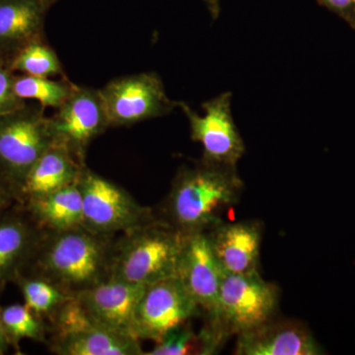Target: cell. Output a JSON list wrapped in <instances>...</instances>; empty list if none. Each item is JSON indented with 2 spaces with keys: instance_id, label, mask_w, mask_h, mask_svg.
<instances>
[{
  "instance_id": "ffe728a7",
  "label": "cell",
  "mask_w": 355,
  "mask_h": 355,
  "mask_svg": "<svg viewBox=\"0 0 355 355\" xmlns=\"http://www.w3.org/2000/svg\"><path fill=\"white\" fill-rule=\"evenodd\" d=\"M225 342L226 338L207 322L202 330L196 333L190 321L166 334L155 343V347L150 352H144V355L214 354Z\"/></svg>"
},
{
  "instance_id": "9a60e30c",
  "label": "cell",
  "mask_w": 355,
  "mask_h": 355,
  "mask_svg": "<svg viewBox=\"0 0 355 355\" xmlns=\"http://www.w3.org/2000/svg\"><path fill=\"white\" fill-rule=\"evenodd\" d=\"M237 336V355H320L321 345L309 329L297 321L272 320Z\"/></svg>"
},
{
  "instance_id": "7402d4cb",
  "label": "cell",
  "mask_w": 355,
  "mask_h": 355,
  "mask_svg": "<svg viewBox=\"0 0 355 355\" xmlns=\"http://www.w3.org/2000/svg\"><path fill=\"white\" fill-rule=\"evenodd\" d=\"M73 85L51 80L49 77L24 76L14 77L13 89L22 100H35L43 108H60L71 92Z\"/></svg>"
},
{
  "instance_id": "ba28073f",
  "label": "cell",
  "mask_w": 355,
  "mask_h": 355,
  "mask_svg": "<svg viewBox=\"0 0 355 355\" xmlns=\"http://www.w3.org/2000/svg\"><path fill=\"white\" fill-rule=\"evenodd\" d=\"M101 93L110 127L130 125L170 113L179 103L166 95L154 73L121 77L107 84Z\"/></svg>"
},
{
  "instance_id": "3957f363",
  "label": "cell",
  "mask_w": 355,
  "mask_h": 355,
  "mask_svg": "<svg viewBox=\"0 0 355 355\" xmlns=\"http://www.w3.org/2000/svg\"><path fill=\"white\" fill-rule=\"evenodd\" d=\"M184 235L156 217L123 233L114 242L109 277L147 286L177 277Z\"/></svg>"
},
{
  "instance_id": "8fae6325",
  "label": "cell",
  "mask_w": 355,
  "mask_h": 355,
  "mask_svg": "<svg viewBox=\"0 0 355 355\" xmlns=\"http://www.w3.org/2000/svg\"><path fill=\"white\" fill-rule=\"evenodd\" d=\"M50 123L57 141L81 161L90 142L110 127L100 90L77 86L72 87Z\"/></svg>"
},
{
  "instance_id": "484cf974",
  "label": "cell",
  "mask_w": 355,
  "mask_h": 355,
  "mask_svg": "<svg viewBox=\"0 0 355 355\" xmlns=\"http://www.w3.org/2000/svg\"><path fill=\"white\" fill-rule=\"evenodd\" d=\"M324 6L352 23L355 0H320Z\"/></svg>"
},
{
  "instance_id": "8992f818",
  "label": "cell",
  "mask_w": 355,
  "mask_h": 355,
  "mask_svg": "<svg viewBox=\"0 0 355 355\" xmlns=\"http://www.w3.org/2000/svg\"><path fill=\"white\" fill-rule=\"evenodd\" d=\"M279 302V288L266 282L260 272H224L216 317L209 322L228 338L272 320Z\"/></svg>"
},
{
  "instance_id": "5bb4252c",
  "label": "cell",
  "mask_w": 355,
  "mask_h": 355,
  "mask_svg": "<svg viewBox=\"0 0 355 355\" xmlns=\"http://www.w3.org/2000/svg\"><path fill=\"white\" fill-rule=\"evenodd\" d=\"M207 233L210 247L225 273L259 272L263 226L259 221L222 220Z\"/></svg>"
},
{
  "instance_id": "4fadbf2b",
  "label": "cell",
  "mask_w": 355,
  "mask_h": 355,
  "mask_svg": "<svg viewBox=\"0 0 355 355\" xmlns=\"http://www.w3.org/2000/svg\"><path fill=\"white\" fill-rule=\"evenodd\" d=\"M144 286L108 277L73 296L96 324L137 338L135 311Z\"/></svg>"
},
{
  "instance_id": "277c9868",
  "label": "cell",
  "mask_w": 355,
  "mask_h": 355,
  "mask_svg": "<svg viewBox=\"0 0 355 355\" xmlns=\"http://www.w3.org/2000/svg\"><path fill=\"white\" fill-rule=\"evenodd\" d=\"M44 108H22L0 116V177L17 195L28 173L55 141Z\"/></svg>"
},
{
  "instance_id": "83f0119b",
  "label": "cell",
  "mask_w": 355,
  "mask_h": 355,
  "mask_svg": "<svg viewBox=\"0 0 355 355\" xmlns=\"http://www.w3.org/2000/svg\"><path fill=\"white\" fill-rule=\"evenodd\" d=\"M10 345L6 329H4L3 323H2L1 308H0V355L6 354Z\"/></svg>"
},
{
  "instance_id": "7c38bea8",
  "label": "cell",
  "mask_w": 355,
  "mask_h": 355,
  "mask_svg": "<svg viewBox=\"0 0 355 355\" xmlns=\"http://www.w3.org/2000/svg\"><path fill=\"white\" fill-rule=\"evenodd\" d=\"M224 272L205 232L184 235L177 277L183 282L200 312L211 321L216 315Z\"/></svg>"
},
{
  "instance_id": "d4e9b609",
  "label": "cell",
  "mask_w": 355,
  "mask_h": 355,
  "mask_svg": "<svg viewBox=\"0 0 355 355\" xmlns=\"http://www.w3.org/2000/svg\"><path fill=\"white\" fill-rule=\"evenodd\" d=\"M14 77L10 70L0 62V116L25 106L24 100L14 92Z\"/></svg>"
},
{
  "instance_id": "cb8c5ba5",
  "label": "cell",
  "mask_w": 355,
  "mask_h": 355,
  "mask_svg": "<svg viewBox=\"0 0 355 355\" xmlns=\"http://www.w3.org/2000/svg\"><path fill=\"white\" fill-rule=\"evenodd\" d=\"M11 67L26 76L51 77L60 73V62L55 51L39 41L26 44L14 58Z\"/></svg>"
},
{
  "instance_id": "4316f807",
  "label": "cell",
  "mask_w": 355,
  "mask_h": 355,
  "mask_svg": "<svg viewBox=\"0 0 355 355\" xmlns=\"http://www.w3.org/2000/svg\"><path fill=\"white\" fill-rule=\"evenodd\" d=\"M13 198H15V193L12 189L0 177V216L9 207Z\"/></svg>"
},
{
  "instance_id": "9c48e42d",
  "label": "cell",
  "mask_w": 355,
  "mask_h": 355,
  "mask_svg": "<svg viewBox=\"0 0 355 355\" xmlns=\"http://www.w3.org/2000/svg\"><path fill=\"white\" fill-rule=\"evenodd\" d=\"M198 313L197 304L179 277L147 284L135 311V336L139 340L158 343L166 334L188 323Z\"/></svg>"
},
{
  "instance_id": "30bf717a",
  "label": "cell",
  "mask_w": 355,
  "mask_h": 355,
  "mask_svg": "<svg viewBox=\"0 0 355 355\" xmlns=\"http://www.w3.org/2000/svg\"><path fill=\"white\" fill-rule=\"evenodd\" d=\"M231 93H224L202 105L205 114H196L180 103L190 121L191 137L202 144V159L218 164L237 166L246 151L231 112Z\"/></svg>"
},
{
  "instance_id": "603a6c76",
  "label": "cell",
  "mask_w": 355,
  "mask_h": 355,
  "mask_svg": "<svg viewBox=\"0 0 355 355\" xmlns=\"http://www.w3.org/2000/svg\"><path fill=\"white\" fill-rule=\"evenodd\" d=\"M2 323L11 345L22 340L46 342V324L27 305L13 304L1 308Z\"/></svg>"
},
{
  "instance_id": "52a82bcc",
  "label": "cell",
  "mask_w": 355,
  "mask_h": 355,
  "mask_svg": "<svg viewBox=\"0 0 355 355\" xmlns=\"http://www.w3.org/2000/svg\"><path fill=\"white\" fill-rule=\"evenodd\" d=\"M77 183L83 195V226L92 232L112 237L155 218L127 191L85 167Z\"/></svg>"
},
{
  "instance_id": "e0dca14e",
  "label": "cell",
  "mask_w": 355,
  "mask_h": 355,
  "mask_svg": "<svg viewBox=\"0 0 355 355\" xmlns=\"http://www.w3.org/2000/svg\"><path fill=\"white\" fill-rule=\"evenodd\" d=\"M44 231L36 222L11 214L0 218V288L16 280L33 260Z\"/></svg>"
},
{
  "instance_id": "6da1fadb",
  "label": "cell",
  "mask_w": 355,
  "mask_h": 355,
  "mask_svg": "<svg viewBox=\"0 0 355 355\" xmlns=\"http://www.w3.org/2000/svg\"><path fill=\"white\" fill-rule=\"evenodd\" d=\"M244 190L237 166L202 159L180 170L166 200L164 220L184 234L207 232L223 220L222 214L238 202Z\"/></svg>"
},
{
  "instance_id": "5b68a950",
  "label": "cell",
  "mask_w": 355,
  "mask_h": 355,
  "mask_svg": "<svg viewBox=\"0 0 355 355\" xmlns=\"http://www.w3.org/2000/svg\"><path fill=\"white\" fill-rule=\"evenodd\" d=\"M50 349L60 355H144L140 340L96 324L76 296L49 320Z\"/></svg>"
},
{
  "instance_id": "ac0fdd59",
  "label": "cell",
  "mask_w": 355,
  "mask_h": 355,
  "mask_svg": "<svg viewBox=\"0 0 355 355\" xmlns=\"http://www.w3.org/2000/svg\"><path fill=\"white\" fill-rule=\"evenodd\" d=\"M49 0H0V48L39 41Z\"/></svg>"
},
{
  "instance_id": "2e32d148",
  "label": "cell",
  "mask_w": 355,
  "mask_h": 355,
  "mask_svg": "<svg viewBox=\"0 0 355 355\" xmlns=\"http://www.w3.org/2000/svg\"><path fill=\"white\" fill-rule=\"evenodd\" d=\"M83 161L64 144L55 141L28 173L16 197L28 203L77 183Z\"/></svg>"
},
{
  "instance_id": "7a4b0ae2",
  "label": "cell",
  "mask_w": 355,
  "mask_h": 355,
  "mask_svg": "<svg viewBox=\"0 0 355 355\" xmlns=\"http://www.w3.org/2000/svg\"><path fill=\"white\" fill-rule=\"evenodd\" d=\"M114 242L81 227L46 232L33 260L39 273L70 295H76L108 279Z\"/></svg>"
},
{
  "instance_id": "f1b7e54d",
  "label": "cell",
  "mask_w": 355,
  "mask_h": 355,
  "mask_svg": "<svg viewBox=\"0 0 355 355\" xmlns=\"http://www.w3.org/2000/svg\"><path fill=\"white\" fill-rule=\"evenodd\" d=\"M350 25L354 26L355 28V3H354V15H352V23H350Z\"/></svg>"
},
{
  "instance_id": "44dd1931",
  "label": "cell",
  "mask_w": 355,
  "mask_h": 355,
  "mask_svg": "<svg viewBox=\"0 0 355 355\" xmlns=\"http://www.w3.org/2000/svg\"><path fill=\"white\" fill-rule=\"evenodd\" d=\"M27 305L40 318L50 320L62 305L72 297L69 293L60 288L50 280L40 277H23L16 279Z\"/></svg>"
},
{
  "instance_id": "d6986e66",
  "label": "cell",
  "mask_w": 355,
  "mask_h": 355,
  "mask_svg": "<svg viewBox=\"0 0 355 355\" xmlns=\"http://www.w3.org/2000/svg\"><path fill=\"white\" fill-rule=\"evenodd\" d=\"M33 220L46 232L83 226V195L78 183L26 203Z\"/></svg>"
}]
</instances>
